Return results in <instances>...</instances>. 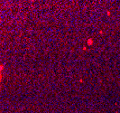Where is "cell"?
Segmentation results:
<instances>
[{"instance_id": "obj_1", "label": "cell", "mask_w": 120, "mask_h": 113, "mask_svg": "<svg viewBox=\"0 0 120 113\" xmlns=\"http://www.w3.org/2000/svg\"><path fill=\"white\" fill-rule=\"evenodd\" d=\"M3 70V66L0 65V82H1V78H2V74H1V71Z\"/></svg>"}]
</instances>
